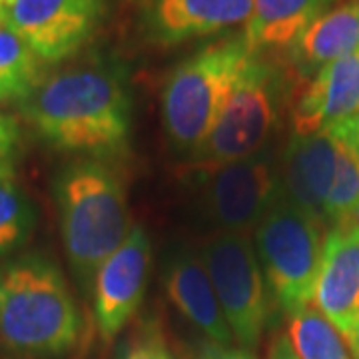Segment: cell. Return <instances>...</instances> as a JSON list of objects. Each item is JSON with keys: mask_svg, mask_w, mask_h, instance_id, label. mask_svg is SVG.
Segmentation results:
<instances>
[{"mask_svg": "<svg viewBox=\"0 0 359 359\" xmlns=\"http://www.w3.org/2000/svg\"><path fill=\"white\" fill-rule=\"evenodd\" d=\"M20 114L48 146L88 158L124 152L132 100L122 76L104 65L68 66L39 82Z\"/></svg>", "mask_w": 359, "mask_h": 359, "instance_id": "1", "label": "cell"}, {"mask_svg": "<svg viewBox=\"0 0 359 359\" xmlns=\"http://www.w3.org/2000/svg\"><path fill=\"white\" fill-rule=\"evenodd\" d=\"M80 327L76 299L50 257L32 252L0 266V349L16 359H60Z\"/></svg>", "mask_w": 359, "mask_h": 359, "instance_id": "2", "label": "cell"}, {"mask_svg": "<svg viewBox=\"0 0 359 359\" xmlns=\"http://www.w3.org/2000/svg\"><path fill=\"white\" fill-rule=\"evenodd\" d=\"M54 198L68 264L88 292L94 273L132 230L126 188L106 162L80 158L58 172Z\"/></svg>", "mask_w": 359, "mask_h": 359, "instance_id": "3", "label": "cell"}, {"mask_svg": "<svg viewBox=\"0 0 359 359\" xmlns=\"http://www.w3.org/2000/svg\"><path fill=\"white\" fill-rule=\"evenodd\" d=\"M252 54L244 34L228 36L174 68L162 90V122L178 152L194 156L200 150Z\"/></svg>", "mask_w": 359, "mask_h": 359, "instance_id": "4", "label": "cell"}, {"mask_svg": "<svg viewBox=\"0 0 359 359\" xmlns=\"http://www.w3.org/2000/svg\"><path fill=\"white\" fill-rule=\"evenodd\" d=\"M254 248L273 302L287 316L313 304L321 226L280 192L254 230Z\"/></svg>", "mask_w": 359, "mask_h": 359, "instance_id": "5", "label": "cell"}, {"mask_svg": "<svg viewBox=\"0 0 359 359\" xmlns=\"http://www.w3.org/2000/svg\"><path fill=\"white\" fill-rule=\"evenodd\" d=\"M283 94L285 76L280 66L269 62V56L252 54L214 128L192 156L194 166H222L266 148L280 118Z\"/></svg>", "mask_w": 359, "mask_h": 359, "instance_id": "6", "label": "cell"}, {"mask_svg": "<svg viewBox=\"0 0 359 359\" xmlns=\"http://www.w3.org/2000/svg\"><path fill=\"white\" fill-rule=\"evenodd\" d=\"M200 257L233 341L245 351L257 347L269 318V290L250 233L214 231Z\"/></svg>", "mask_w": 359, "mask_h": 359, "instance_id": "7", "label": "cell"}, {"mask_svg": "<svg viewBox=\"0 0 359 359\" xmlns=\"http://www.w3.org/2000/svg\"><path fill=\"white\" fill-rule=\"evenodd\" d=\"M200 202L216 231L250 233L280 196V158L271 146L216 168H198Z\"/></svg>", "mask_w": 359, "mask_h": 359, "instance_id": "8", "label": "cell"}, {"mask_svg": "<svg viewBox=\"0 0 359 359\" xmlns=\"http://www.w3.org/2000/svg\"><path fill=\"white\" fill-rule=\"evenodd\" d=\"M102 16L104 0H8L4 25L44 62H60L92 39Z\"/></svg>", "mask_w": 359, "mask_h": 359, "instance_id": "9", "label": "cell"}, {"mask_svg": "<svg viewBox=\"0 0 359 359\" xmlns=\"http://www.w3.org/2000/svg\"><path fill=\"white\" fill-rule=\"evenodd\" d=\"M152 245L140 224L94 273V321L104 341L114 339L140 308L150 276Z\"/></svg>", "mask_w": 359, "mask_h": 359, "instance_id": "10", "label": "cell"}, {"mask_svg": "<svg viewBox=\"0 0 359 359\" xmlns=\"http://www.w3.org/2000/svg\"><path fill=\"white\" fill-rule=\"evenodd\" d=\"M313 304L349 344L359 323V222L325 233Z\"/></svg>", "mask_w": 359, "mask_h": 359, "instance_id": "11", "label": "cell"}, {"mask_svg": "<svg viewBox=\"0 0 359 359\" xmlns=\"http://www.w3.org/2000/svg\"><path fill=\"white\" fill-rule=\"evenodd\" d=\"M136 6L146 36L174 46L245 25L254 0H136Z\"/></svg>", "mask_w": 359, "mask_h": 359, "instance_id": "12", "label": "cell"}, {"mask_svg": "<svg viewBox=\"0 0 359 359\" xmlns=\"http://www.w3.org/2000/svg\"><path fill=\"white\" fill-rule=\"evenodd\" d=\"M337 162V138L332 132L292 136L280 156V192L285 200L316 219L325 222V204Z\"/></svg>", "mask_w": 359, "mask_h": 359, "instance_id": "13", "label": "cell"}, {"mask_svg": "<svg viewBox=\"0 0 359 359\" xmlns=\"http://www.w3.org/2000/svg\"><path fill=\"white\" fill-rule=\"evenodd\" d=\"M359 112V52L323 66L292 108L295 136L327 132Z\"/></svg>", "mask_w": 359, "mask_h": 359, "instance_id": "14", "label": "cell"}, {"mask_svg": "<svg viewBox=\"0 0 359 359\" xmlns=\"http://www.w3.org/2000/svg\"><path fill=\"white\" fill-rule=\"evenodd\" d=\"M162 282L170 302L216 346L230 347L233 335L219 308L218 295L210 282L200 254L192 250H174L164 262Z\"/></svg>", "mask_w": 359, "mask_h": 359, "instance_id": "15", "label": "cell"}, {"mask_svg": "<svg viewBox=\"0 0 359 359\" xmlns=\"http://www.w3.org/2000/svg\"><path fill=\"white\" fill-rule=\"evenodd\" d=\"M353 52H359V0H337L302 32L287 56L299 76L311 78Z\"/></svg>", "mask_w": 359, "mask_h": 359, "instance_id": "16", "label": "cell"}, {"mask_svg": "<svg viewBox=\"0 0 359 359\" xmlns=\"http://www.w3.org/2000/svg\"><path fill=\"white\" fill-rule=\"evenodd\" d=\"M337 0H254L252 16L245 22L248 48L269 56L287 52L318 16Z\"/></svg>", "mask_w": 359, "mask_h": 359, "instance_id": "17", "label": "cell"}, {"mask_svg": "<svg viewBox=\"0 0 359 359\" xmlns=\"http://www.w3.org/2000/svg\"><path fill=\"white\" fill-rule=\"evenodd\" d=\"M44 60L8 26H0V104L22 102L44 78Z\"/></svg>", "mask_w": 359, "mask_h": 359, "instance_id": "18", "label": "cell"}, {"mask_svg": "<svg viewBox=\"0 0 359 359\" xmlns=\"http://www.w3.org/2000/svg\"><path fill=\"white\" fill-rule=\"evenodd\" d=\"M287 339L297 359H349L344 335L311 306L290 316Z\"/></svg>", "mask_w": 359, "mask_h": 359, "instance_id": "19", "label": "cell"}, {"mask_svg": "<svg viewBox=\"0 0 359 359\" xmlns=\"http://www.w3.org/2000/svg\"><path fill=\"white\" fill-rule=\"evenodd\" d=\"M34 226V210L22 192L14 170L0 172V256L25 245Z\"/></svg>", "mask_w": 359, "mask_h": 359, "instance_id": "20", "label": "cell"}, {"mask_svg": "<svg viewBox=\"0 0 359 359\" xmlns=\"http://www.w3.org/2000/svg\"><path fill=\"white\" fill-rule=\"evenodd\" d=\"M359 219V156L337 140V162L332 190L325 204V222L330 228L346 226Z\"/></svg>", "mask_w": 359, "mask_h": 359, "instance_id": "21", "label": "cell"}, {"mask_svg": "<svg viewBox=\"0 0 359 359\" xmlns=\"http://www.w3.org/2000/svg\"><path fill=\"white\" fill-rule=\"evenodd\" d=\"M116 359H176L154 323L140 325L118 347Z\"/></svg>", "mask_w": 359, "mask_h": 359, "instance_id": "22", "label": "cell"}, {"mask_svg": "<svg viewBox=\"0 0 359 359\" xmlns=\"http://www.w3.org/2000/svg\"><path fill=\"white\" fill-rule=\"evenodd\" d=\"M22 146V128L14 116L0 112V172L14 170Z\"/></svg>", "mask_w": 359, "mask_h": 359, "instance_id": "23", "label": "cell"}, {"mask_svg": "<svg viewBox=\"0 0 359 359\" xmlns=\"http://www.w3.org/2000/svg\"><path fill=\"white\" fill-rule=\"evenodd\" d=\"M327 132H332L337 140L344 142L346 146H349L359 156V112L344 120V122H339L337 126L327 130Z\"/></svg>", "mask_w": 359, "mask_h": 359, "instance_id": "24", "label": "cell"}, {"mask_svg": "<svg viewBox=\"0 0 359 359\" xmlns=\"http://www.w3.org/2000/svg\"><path fill=\"white\" fill-rule=\"evenodd\" d=\"M202 359H254L245 349H233V347L205 344L202 347Z\"/></svg>", "mask_w": 359, "mask_h": 359, "instance_id": "25", "label": "cell"}, {"mask_svg": "<svg viewBox=\"0 0 359 359\" xmlns=\"http://www.w3.org/2000/svg\"><path fill=\"white\" fill-rule=\"evenodd\" d=\"M268 359H297L287 335H280V337L273 339V344L269 347Z\"/></svg>", "mask_w": 359, "mask_h": 359, "instance_id": "26", "label": "cell"}, {"mask_svg": "<svg viewBox=\"0 0 359 359\" xmlns=\"http://www.w3.org/2000/svg\"><path fill=\"white\" fill-rule=\"evenodd\" d=\"M349 347H351L353 359H359V323L358 327H355V332H353V335H351V339H349Z\"/></svg>", "mask_w": 359, "mask_h": 359, "instance_id": "27", "label": "cell"}, {"mask_svg": "<svg viewBox=\"0 0 359 359\" xmlns=\"http://www.w3.org/2000/svg\"><path fill=\"white\" fill-rule=\"evenodd\" d=\"M0 26H4V11H2V6H0Z\"/></svg>", "mask_w": 359, "mask_h": 359, "instance_id": "28", "label": "cell"}, {"mask_svg": "<svg viewBox=\"0 0 359 359\" xmlns=\"http://www.w3.org/2000/svg\"><path fill=\"white\" fill-rule=\"evenodd\" d=\"M6 4H8V0H0V6H2V11L6 8Z\"/></svg>", "mask_w": 359, "mask_h": 359, "instance_id": "29", "label": "cell"}]
</instances>
